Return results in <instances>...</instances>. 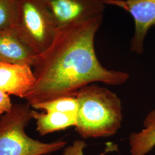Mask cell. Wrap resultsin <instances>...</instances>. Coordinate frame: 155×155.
I'll return each mask as SVG.
<instances>
[{"mask_svg":"<svg viewBox=\"0 0 155 155\" xmlns=\"http://www.w3.org/2000/svg\"><path fill=\"white\" fill-rule=\"evenodd\" d=\"M103 17L58 28L49 47L37 56L32 67L35 83L24 97L31 106L57 98L75 97L92 83L117 86L129 74L103 66L94 47Z\"/></svg>","mask_w":155,"mask_h":155,"instance_id":"cell-1","label":"cell"},{"mask_svg":"<svg viewBox=\"0 0 155 155\" xmlns=\"http://www.w3.org/2000/svg\"><path fill=\"white\" fill-rule=\"evenodd\" d=\"M75 129L83 139L110 137L120 130L122 121V104L116 93L92 83L80 89Z\"/></svg>","mask_w":155,"mask_h":155,"instance_id":"cell-2","label":"cell"},{"mask_svg":"<svg viewBox=\"0 0 155 155\" xmlns=\"http://www.w3.org/2000/svg\"><path fill=\"white\" fill-rule=\"evenodd\" d=\"M31 107L28 102L15 104L0 117V155H47L66 147L63 140L43 143L28 136L25 129L32 118Z\"/></svg>","mask_w":155,"mask_h":155,"instance_id":"cell-3","label":"cell"},{"mask_svg":"<svg viewBox=\"0 0 155 155\" xmlns=\"http://www.w3.org/2000/svg\"><path fill=\"white\" fill-rule=\"evenodd\" d=\"M13 29L18 37L39 55L49 47L58 28L41 0H18Z\"/></svg>","mask_w":155,"mask_h":155,"instance_id":"cell-4","label":"cell"},{"mask_svg":"<svg viewBox=\"0 0 155 155\" xmlns=\"http://www.w3.org/2000/svg\"><path fill=\"white\" fill-rule=\"evenodd\" d=\"M59 28L74 22L103 17L102 0H41Z\"/></svg>","mask_w":155,"mask_h":155,"instance_id":"cell-5","label":"cell"},{"mask_svg":"<svg viewBox=\"0 0 155 155\" xmlns=\"http://www.w3.org/2000/svg\"><path fill=\"white\" fill-rule=\"evenodd\" d=\"M105 5L116 6L133 17L134 29L130 50L137 54L144 51V42L150 29L155 27V0H102Z\"/></svg>","mask_w":155,"mask_h":155,"instance_id":"cell-6","label":"cell"},{"mask_svg":"<svg viewBox=\"0 0 155 155\" xmlns=\"http://www.w3.org/2000/svg\"><path fill=\"white\" fill-rule=\"evenodd\" d=\"M32 67L0 61V91L24 98L35 83Z\"/></svg>","mask_w":155,"mask_h":155,"instance_id":"cell-7","label":"cell"},{"mask_svg":"<svg viewBox=\"0 0 155 155\" xmlns=\"http://www.w3.org/2000/svg\"><path fill=\"white\" fill-rule=\"evenodd\" d=\"M37 56L18 37L13 28L0 30V61L32 67Z\"/></svg>","mask_w":155,"mask_h":155,"instance_id":"cell-8","label":"cell"},{"mask_svg":"<svg viewBox=\"0 0 155 155\" xmlns=\"http://www.w3.org/2000/svg\"><path fill=\"white\" fill-rule=\"evenodd\" d=\"M32 118L36 121V130L41 136L75 127L77 114L54 111L39 113L32 110Z\"/></svg>","mask_w":155,"mask_h":155,"instance_id":"cell-9","label":"cell"},{"mask_svg":"<svg viewBox=\"0 0 155 155\" xmlns=\"http://www.w3.org/2000/svg\"><path fill=\"white\" fill-rule=\"evenodd\" d=\"M144 128L129 136L131 155H147L155 147V109L145 117Z\"/></svg>","mask_w":155,"mask_h":155,"instance_id":"cell-10","label":"cell"},{"mask_svg":"<svg viewBox=\"0 0 155 155\" xmlns=\"http://www.w3.org/2000/svg\"><path fill=\"white\" fill-rule=\"evenodd\" d=\"M35 109L77 114L78 101L75 97H67L31 105Z\"/></svg>","mask_w":155,"mask_h":155,"instance_id":"cell-11","label":"cell"},{"mask_svg":"<svg viewBox=\"0 0 155 155\" xmlns=\"http://www.w3.org/2000/svg\"><path fill=\"white\" fill-rule=\"evenodd\" d=\"M17 6L18 0H0V30L13 28Z\"/></svg>","mask_w":155,"mask_h":155,"instance_id":"cell-12","label":"cell"},{"mask_svg":"<svg viewBox=\"0 0 155 155\" xmlns=\"http://www.w3.org/2000/svg\"><path fill=\"white\" fill-rule=\"evenodd\" d=\"M87 144L83 140H77L73 142L71 145L64 148L62 155H84V149L87 147ZM117 144L108 143L106 144L105 150L100 155H105L109 152L117 150Z\"/></svg>","mask_w":155,"mask_h":155,"instance_id":"cell-13","label":"cell"},{"mask_svg":"<svg viewBox=\"0 0 155 155\" xmlns=\"http://www.w3.org/2000/svg\"><path fill=\"white\" fill-rule=\"evenodd\" d=\"M13 104L8 94L0 91V115L11 110Z\"/></svg>","mask_w":155,"mask_h":155,"instance_id":"cell-14","label":"cell"}]
</instances>
